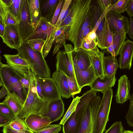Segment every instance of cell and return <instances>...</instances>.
<instances>
[{
	"label": "cell",
	"instance_id": "cell-58",
	"mask_svg": "<svg viewBox=\"0 0 133 133\" xmlns=\"http://www.w3.org/2000/svg\"><path fill=\"white\" fill-rule=\"evenodd\" d=\"M2 57L1 56H0V66L3 63L1 62Z\"/></svg>",
	"mask_w": 133,
	"mask_h": 133
},
{
	"label": "cell",
	"instance_id": "cell-35",
	"mask_svg": "<svg viewBox=\"0 0 133 133\" xmlns=\"http://www.w3.org/2000/svg\"><path fill=\"white\" fill-rule=\"evenodd\" d=\"M80 97L77 96L74 98L63 118L60 121L59 124L63 125L67 120L76 110L77 105L79 102Z\"/></svg>",
	"mask_w": 133,
	"mask_h": 133
},
{
	"label": "cell",
	"instance_id": "cell-31",
	"mask_svg": "<svg viewBox=\"0 0 133 133\" xmlns=\"http://www.w3.org/2000/svg\"><path fill=\"white\" fill-rule=\"evenodd\" d=\"M70 26H67L61 34L55 39L54 43V46L53 52V55H54L59 50L60 48L66 44V40L68 36Z\"/></svg>",
	"mask_w": 133,
	"mask_h": 133
},
{
	"label": "cell",
	"instance_id": "cell-52",
	"mask_svg": "<svg viewBox=\"0 0 133 133\" xmlns=\"http://www.w3.org/2000/svg\"><path fill=\"white\" fill-rule=\"evenodd\" d=\"M20 82L22 87L26 89H28L29 86V82L27 78L22 76L20 78Z\"/></svg>",
	"mask_w": 133,
	"mask_h": 133
},
{
	"label": "cell",
	"instance_id": "cell-55",
	"mask_svg": "<svg viewBox=\"0 0 133 133\" xmlns=\"http://www.w3.org/2000/svg\"><path fill=\"white\" fill-rule=\"evenodd\" d=\"M5 25L4 23H0V37L2 38L3 35Z\"/></svg>",
	"mask_w": 133,
	"mask_h": 133
},
{
	"label": "cell",
	"instance_id": "cell-44",
	"mask_svg": "<svg viewBox=\"0 0 133 133\" xmlns=\"http://www.w3.org/2000/svg\"><path fill=\"white\" fill-rule=\"evenodd\" d=\"M64 1L63 0H60L56 8L52 19L50 23L52 24L55 26L59 16V15L61 8L63 6Z\"/></svg>",
	"mask_w": 133,
	"mask_h": 133
},
{
	"label": "cell",
	"instance_id": "cell-28",
	"mask_svg": "<svg viewBox=\"0 0 133 133\" xmlns=\"http://www.w3.org/2000/svg\"><path fill=\"white\" fill-rule=\"evenodd\" d=\"M126 38V34L125 33L119 32L113 34L111 44L106 49L111 56L116 57L118 55L120 49Z\"/></svg>",
	"mask_w": 133,
	"mask_h": 133
},
{
	"label": "cell",
	"instance_id": "cell-46",
	"mask_svg": "<svg viewBox=\"0 0 133 133\" xmlns=\"http://www.w3.org/2000/svg\"><path fill=\"white\" fill-rule=\"evenodd\" d=\"M8 11V6L2 0H0V16L3 18L4 22Z\"/></svg>",
	"mask_w": 133,
	"mask_h": 133
},
{
	"label": "cell",
	"instance_id": "cell-6",
	"mask_svg": "<svg viewBox=\"0 0 133 133\" xmlns=\"http://www.w3.org/2000/svg\"><path fill=\"white\" fill-rule=\"evenodd\" d=\"M102 93L103 95L96 121V133H103L106 130L107 123L109 121V116L113 95L112 90L110 89Z\"/></svg>",
	"mask_w": 133,
	"mask_h": 133
},
{
	"label": "cell",
	"instance_id": "cell-50",
	"mask_svg": "<svg viewBox=\"0 0 133 133\" xmlns=\"http://www.w3.org/2000/svg\"><path fill=\"white\" fill-rule=\"evenodd\" d=\"M127 34L130 38L132 39H133V19L132 17H130Z\"/></svg>",
	"mask_w": 133,
	"mask_h": 133
},
{
	"label": "cell",
	"instance_id": "cell-34",
	"mask_svg": "<svg viewBox=\"0 0 133 133\" xmlns=\"http://www.w3.org/2000/svg\"><path fill=\"white\" fill-rule=\"evenodd\" d=\"M26 41L33 50L42 53L45 41L38 38L29 39Z\"/></svg>",
	"mask_w": 133,
	"mask_h": 133
},
{
	"label": "cell",
	"instance_id": "cell-56",
	"mask_svg": "<svg viewBox=\"0 0 133 133\" xmlns=\"http://www.w3.org/2000/svg\"><path fill=\"white\" fill-rule=\"evenodd\" d=\"M123 133H133V131L129 130H124Z\"/></svg>",
	"mask_w": 133,
	"mask_h": 133
},
{
	"label": "cell",
	"instance_id": "cell-12",
	"mask_svg": "<svg viewBox=\"0 0 133 133\" xmlns=\"http://www.w3.org/2000/svg\"><path fill=\"white\" fill-rule=\"evenodd\" d=\"M3 55L8 65L21 76L27 78V75L31 71L30 68L18 53L14 55L5 54Z\"/></svg>",
	"mask_w": 133,
	"mask_h": 133
},
{
	"label": "cell",
	"instance_id": "cell-40",
	"mask_svg": "<svg viewBox=\"0 0 133 133\" xmlns=\"http://www.w3.org/2000/svg\"><path fill=\"white\" fill-rule=\"evenodd\" d=\"M123 130L122 122L117 121L112 124L104 133H123Z\"/></svg>",
	"mask_w": 133,
	"mask_h": 133
},
{
	"label": "cell",
	"instance_id": "cell-20",
	"mask_svg": "<svg viewBox=\"0 0 133 133\" xmlns=\"http://www.w3.org/2000/svg\"><path fill=\"white\" fill-rule=\"evenodd\" d=\"M52 78L56 84L61 97L68 98L71 96L69 88L67 76L60 71L56 70L52 74Z\"/></svg>",
	"mask_w": 133,
	"mask_h": 133
},
{
	"label": "cell",
	"instance_id": "cell-22",
	"mask_svg": "<svg viewBox=\"0 0 133 133\" xmlns=\"http://www.w3.org/2000/svg\"><path fill=\"white\" fill-rule=\"evenodd\" d=\"M96 35V41L98 46L104 49L109 47L112 41L113 34L110 31L105 17L101 31Z\"/></svg>",
	"mask_w": 133,
	"mask_h": 133
},
{
	"label": "cell",
	"instance_id": "cell-24",
	"mask_svg": "<svg viewBox=\"0 0 133 133\" xmlns=\"http://www.w3.org/2000/svg\"><path fill=\"white\" fill-rule=\"evenodd\" d=\"M64 111V104L61 98L51 103L48 112L43 117L49 118L52 123L59 120L63 116Z\"/></svg>",
	"mask_w": 133,
	"mask_h": 133
},
{
	"label": "cell",
	"instance_id": "cell-60",
	"mask_svg": "<svg viewBox=\"0 0 133 133\" xmlns=\"http://www.w3.org/2000/svg\"><path fill=\"white\" fill-rule=\"evenodd\" d=\"M1 51L0 50V54H1Z\"/></svg>",
	"mask_w": 133,
	"mask_h": 133
},
{
	"label": "cell",
	"instance_id": "cell-3",
	"mask_svg": "<svg viewBox=\"0 0 133 133\" xmlns=\"http://www.w3.org/2000/svg\"><path fill=\"white\" fill-rule=\"evenodd\" d=\"M17 50L29 64L34 75L41 78H51L50 69L42 53L33 50L26 41H23Z\"/></svg>",
	"mask_w": 133,
	"mask_h": 133
},
{
	"label": "cell",
	"instance_id": "cell-43",
	"mask_svg": "<svg viewBox=\"0 0 133 133\" xmlns=\"http://www.w3.org/2000/svg\"><path fill=\"white\" fill-rule=\"evenodd\" d=\"M19 22L17 18L9 11L4 21L5 26L10 25L18 24Z\"/></svg>",
	"mask_w": 133,
	"mask_h": 133
},
{
	"label": "cell",
	"instance_id": "cell-47",
	"mask_svg": "<svg viewBox=\"0 0 133 133\" xmlns=\"http://www.w3.org/2000/svg\"><path fill=\"white\" fill-rule=\"evenodd\" d=\"M96 1L102 12L107 8L112 5V0H98Z\"/></svg>",
	"mask_w": 133,
	"mask_h": 133
},
{
	"label": "cell",
	"instance_id": "cell-37",
	"mask_svg": "<svg viewBox=\"0 0 133 133\" xmlns=\"http://www.w3.org/2000/svg\"><path fill=\"white\" fill-rule=\"evenodd\" d=\"M129 0H118L110 7V10L121 14L125 11L126 7Z\"/></svg>",
	"mask_w": 133,
	"mask_h": 133
},
{
	"label": "cell",
	"instance_id": "cell-42",
	"mask_svg": "<svg viewBox=\"0 0 133 133\" xmlns=\"http://www.w3.org/2000/svg\"><path fill=\"white\" fill-rule=\"evenodd\" d=\"M72 1V0H65L64 1L61 10L55 25L56 27L57 28L60 25L63 17Z\"/></svg>",
	"mask_w": 133,
	"mask_h": 133
},
{
	"label": "cell",
	"instance_id": "cell-14",
	"mask_svg": "<svg viewBox=\"0 0 133 133\" xmlns=\"http://www.w3.org/2000/svg\"><path fill=\"white\" fill-rule=\"evenodd\" d=\"M72 56L74 70H85L91 65L88 51L81 48L74 49Z\"/></svg>",
	"mask_w": 133,
	"mask_h": 133
},
{
	"label": "cell",
	"instance_id": "cell-11",
	"mask_svg": "<svg viewBox=\"0 0 133 133\" xmlns=\"http://www.w3.org/2000/svg\"><path fill=\"white\" fill-rule=\"evenodd\" d=\"M18 24L5 26L4 34L1 38L3 42L7 46L16 50L20 47L23 42L19 30Z\"/></svg>",
	"mask_w": 133,
	"mask_h": 133
},
{
	"label": "cell",
	"instance_id": "cell-4",
	"mask_svg": "<svg viewBox=\"0 0 133 133\" xmlns=\"http://www.w3.org/2000/svg\"><path fill=\"white\" fill-rule=\"evenodd\" d=\"M81 128L78 133H96L95 128L101 99L97 91H88Z\"/></svg>",
	"mask_w": 133,
	"mask_h": 133
},
{
	"label": "cell",
	"instance_id": "cell-25",
	"mask_svg": "<svg viewBox=\"0 0 133 133\" xmlns=\"http://www.w3.org/2000/svg\"><path fill=\"white\" fill-rule=\"evenodd\" d=\"M115 76V74H114L109 77H104L102 79L97 77L89 86L90 90L102 92L114 86L116 80Z\"/></svg>",
	"mask_w": 133,
	"mask_h": 133
},
{
	"label": "cell",
	"instance_id": "cell-51",
	"mask_svg": "<svg viewBox=\"0 0 133 133\" xmlns=\"http://www.w3.org/2000/svg\"><path fill=\"white\" fill-rule=\"evenodd\" d=\"M2 131L3 133H34L31 131L27 132L18 131L9 128L6 126L3 127Z\"/></svg>",
	"mask_w": 133,
	"mask_h": 133
},
{
	"label": "cell",
	"instance_id": "cell-36",
	"mask_svg": "<svg viewBox=\"0 0 133 133\" xmlns=\"http://www.w3.org/2000/svg\"><path fill=\"white\" fill-rule=\"evenodd\" d=\"M0 115L12 121L16 116L10 109L3 102H0Z\"/></svg>",
	"mask_w": 133,
	"mask_h": 133
},
{
	"label": "cell",
	"instance_id": "cell-49",
	"mask_svg": "<svg viewBox=\"0 0 133 133\" xmlns=\"http://www.w3.org/2000/svg\"><path fill=\"white\" fill-rule=\"evenodd\" d=\"M130 17L133 16V0H129L127 6L125 11Z\"/></svg>",
	"mask_w": 133,
	"mask_h": 133
},
{
	"label": "cell",
	"instance_id": "cell-38",
	"mask_svg": "<svg viewBox=\"0 0 133 133\" xmlns=\"http://www.w3.org/2000/svg\"><path fill=\"white\" fill-rule=\"evenodd\" d=\"M68 86L71 96L79 93L81 91L74 77L67 76Z\"/></svg>",
	"mask_w": 133,
	"mask_h": 133
},
{
	"label": "cell",
	"instance_id": "cell-53",
	"mask_svg": "<svg viewBox=\"0 0 133 133\" xmlns=\"http://www.w3.org/2000/svg\"><path fill=\"white\" fill-rule=\"evenodd\" d=\"M12 121L0 115V127L9 124Z\"/></svg>",
	"mask_w": 133,
	"mask_h": 133
},
{
	"label": "cell",
	"instance_id": "cell-10",
	"mask_svg": "<svg viewBox=\"0 0 133 133\" xmlns=\"http://www.w3.org/2000/svg\"><path fill=\"white\" fill-rule=\"evenodd\" d=\"M19 30L23 41H25L34 30L32 26L28 0H23Z\"/></svg>",
	"mask_w": 133,
	"mask_h": 133
},
{
	"label": "cell",
	"instance_id": "cell-15",
	"mask_svg": "<svg viewBox=\"0 0 133 133\" xmlns=\"http://www.w3.org/2000/svg\"><path fill=\"white\" fill-rule=\"evenodd\" d=\"M46 19L42 17L38 22L35 30L25 41L36 38H41L45 41L55 28Z\"/></svg>",
	"mask_w": 133,
	"mask_h": 133
},
{
	"label": "cell",
	"instance_id": "cell-30",
	"mask_svg": "<svg viewBox=\"0 0 133 133\" xmlns=\"http://www.w3.org/2000/svg\"><path fill=\"white\" fill-rule=\"evenodd\" d=\"M31 24L34 30L41 17L39 0H28Z\"/></svg>",
	"mask_w": 133,
	"mask_h": 133
},
{
	"label": "cell",
	"instance_id": "cell-54",
	"mask_svg": "<svg viewBox=\"0 0 133 133\" xmlns=\"http://www.w3.org/2000/svg\"><path fill=\"white\" fill-rule=\"evenodd\" d=\"M85 37L89 40L96 42V35L94 29L89 32Z\"/></svg>",
	"mask_w": 133,
	"mask_h": 133
},
{
	"label": "cell",
	"instance_id": "cell-2",
	"mask_svg": "<svg viewBox=\"0 0 133 133\" xmlns=\"http://www.w3.org/2000/svg\"><path fill=\"white\" fill-rule=\"evenodd\" d=\"M35 76L31 71L27 75L29 88L22 108L16 116L20 118H25L32 114L43 116L48 112L49 105L52 102L42 99L38 95L35 82Z\"/></svg>",
	"mask_w": 133,
	"mask_h": 133
},
{
	"label": "cell",
	"instance_id": "cell-13",
	"mask_svg": "<svg viewBox=\"0 0 133 133\" xmlns=\"http://www.w3.org/2000/svg\"><path fill=\"white\" fill-rule=\"evenodd\" d=\"M39 78L43 95L45 100L52 102L61 98L57 86L52 78Z\"/></svg>",
	"mask_w": 133,
	"mask_h": 133
},
{
	"label": "cell",
	"instance_id": "cell-17",
	"mask_svg": "<svg viewBox=\"0 0 133 133\" xmlns=\"http://www.w3.org/2000/svg\"><path fill=\"white\" fill-rule=\"evenodd\" d=\"M87 51L96 76L101 79H103L104 77L103 62L104 53L100 51L97 46Z\"/></svg>",
	"mask_w": 133,
	"mask_h": 133
},
{
	"label": "cell",
	"instance_id": "cell-21",
	"mask_svg": "<svg viewBox=\"0 0 133 133\" xmlns=\"http://www.w3.org/2000/svg\"><path fill=\"white\" fill-rule=\"evenodd\" d=\"M25 118L24 121L26 126L33 132L37 131L51 123L49 118L36 114H31Z\"/></svg>",
	"mask_w": 133,
	"mask_h": 133
},
{
	"label": "cell",
	"instance_id": "cell-41",
	"mask_svg": "<svg viewBox=\"0 0 133 133\" xmlns=\"http://www.w3.org/2000/svg\"><path fill=\"white\" fill-rule=\"evenodd\" d=\"M133 94L131 95L129 100L130 103L129 109L125 118L129 126L133 127Z\"/></svg>",
	"mask_w": 133,
	"mask_h": 133
},
{
	"label": "cell",
	"instance_id": "cell-32",
	"mask_svg": "<svg viewBox=\"0 0 133 133\" xmlns=\"http://www.w3.org/2000/svg\"><path fill=\"white\" fill-rule=\"evenodd\" d=\"M6 126L18 131L27 132L31 131L28 128L24 121L16 116L14 120Z\"/></svg>",
	"mask_w": 133,
	"mask_h": 133
},
{
	"label": "cell",
	"instance_id": "cell-19",
	"mask_svg": "<svg viewBox=\"0 0 133 133\" xmlns=\"http://www.w3.org/2000/svg\"><path fill=\"white\" fill-rule=\"evenodd\" d=\"M75 78L81 89L86 86H89L97 78L91 65L84 70H74Z\"/></svg>",
	"mask_w": 133,
	"mask_h": 133
},
{
	"label": "cell",
	"instance_id": "cell-45",
	"mask_svg": "<svg viewBox=\"0 0 133 133\" xmlns=\"http://www.w3.org/2000/svg\"><path fill=\"white\" fill-rule=\"evenodd\" d=\"M34 81L38 95L41 98L45 100L43 95L41 81L39 77L35 75Z\"/></svg>",
	"mask_w": 133,
	"mask_h": 133
},
{
	"label": "cell",
	"instance_id": "cell-9",
	"mask_svg": "<svg viewBox=\"0 0 133 133\" xmlns=\"http://www.w3.org/2000/svg\"><path fill=\"white\" fill-rule=\"evenodd\" d=\"M105 17L109 29L113 34L119 32L127 34L129 24L127 17L110 10Z\"/></svg>",
	"mask_w": 133,
	"mask_h": 133
},
{
	"label": "cell",
	"instance_id": "cell-33",
	"mask_svg": "<svg viewBox=\"0 0 133 133\" xmlns=\"http://www.w3.org/2000/svg\"><path fill=\"white\" fill-rule=\"evenodd\" d=\"M23 0H11L9 11L19 21Z\"/></svg>",
	"mask_w": 133,
	"mask_h": 133
},
{
	"label": "cell",
	"instance_id": "cell-59",
	"mask_svg": "<svg viewBox=\"0 0 133 133\" xmlns=\"http://www.w3.org/2000/svg\"><path fill=\"white\" fill-rule=\"evenodd\" d=\"M3 86V85L0 78V87Z\"/></svg>",
	"mask_w": 133,
	"mask_h": 133
},
{
	"label": "cell",
	"instance_id": "cell-57",
	"mask_svg": "<svg viewBox=\"0 0 133 133\" xmlns=\"http://www.w3.org/2000/svg\"><path fill=\"white\" fill-rule=\"evenodd\" d=\"M0 23H4V21L2 17L0 16Z\"/></svg>",
	"mask_w": 133,
	"mask_h": 133
},
{
	"label": "cell",
	"instance_id": "cell-26",
	"mask_svg": "<svg viewBox=\"0 0 133 133\" xmlns=\"http://www.w3.org/2000/svg\"><path fill=\"white\" fill-rule=\"evenodd\" d=\"M119 68L117 58L112 56H104L103 62L104 77H109L116 74Z\"/></svg>",
	"mask_w": 133,
	"mask_h": 133
},
{
	"label": "cell",
	"instance_id": "cell-27",
	"mask_svg": "<svg viewBox=\"0 0 133 133\" xmlns=\"http://www.w3.org/2000/svg\"><path fill=\"white\" fill-rule=\"evenodd\" d=\"M12 111L16 116L22 108L24 103L15 93L9 92L3 102Z\"/></svg>",
	"mask_w": 133,
	"mask_h": 133
},
{
	"label": "cell",
	"instance_id": "cell-1",
	"mask_svg": "<svg viewBox=\"0 0 133 133\" xmlns=\"http://www.w3.org/2000/svg\"><path fill=\"white\" fill-rule=\"evenodd\" d=\"M76 3L66 39L73 44L74 49L80 48L83 31L89 26L94 28L102 12L97 3L91 5V0H76Z\"/></svg>",
	"mask_w": 133,
	"mask_h": 133
},
{
	"label": "cell",
	"instance_id": "cell-7",
	"mask_svg": "<svg viewBox=\"0 0 133 133\" xmlns=\"http://www.w3.org/2000/svg\"><path fill=\"white\" fill-rule=\"evenodd\" d=\"M87 93L80 97L79 102L74 112L63 125V133H78L80 129Z\"/></svg>",
	"mask_w": 133,
	"mask_h": 133
},
{
	"label": "cell",
	"instance_id": "cell-8",
	"mask_svg": "<svg viewBox=\"0 0 133 133\" xmlns=\"http://www.w3.org/2000/svg\"><path fill=\"white\" fill-rule=\"evenodd\" d=\"M64 46V50H59L56 55V70L62 71L67 76L75 78L72 56L74 48L70 44H65Z\"/></svg>",
	"mask_w": 133,
	"mask_h": 133
},
{
	"label": "cell",
	"instance_id": "cell-5",
	"mask_svg": "<svg viewBox=\"0 0 133 133\" xmlns=\"http://www.w3.org/2000/svg\"><path fill=\"white\" fill-rule=\"evenodd\" d=\"M22 76L7 64H2L0 66V78L3 85L0 91V99L8 92L23 88L20 82Z\"/></svg>",
	"mask_w": 133,
	"mask_h": 133
},
{
	"label": "cell",
	"instance_id": "cell-23",
	"mask_svg": "<svg viewBox=\"0 0 133 133\" xmlns=\"http://www.w3.org/2000/svg\"><path fill=\"white\" fill-rule=\"evenodd\" d=\"M60 0H39L41 16L51 23L57 6Z\"/></svg>",
	"mask_w": 133,
	"mask_h": 133
},
{
	"label": "cell",
	"instance_id": "cell-48",
	"mask_svg": "<svg viewBox=\"0 0 133 133\" xmlns=\"http://www.w3.org/2000/svg\"><path fill=\"white\" fill-rule=\"evenodd\" d=\"M111 6L107 8L102 12L93 29L95 32L100 24L104 19L107 12L110 10V7Z\"/></svg>",
	"mask_w": 133,
	"mask_h": 133
},
{
	"label": "cell",
	"instance_id": "cell-16",
	"mask_svg": "<svg viewBox=\"0 0 133 133\" xmlns=\"http://www.w3.org/2000/svg\"><path fill=\"white\" fill-rule=\"evenodd\" d=\"M133 54V42L128 39L125 41L119 52L118 65L120 69H130Z\"/></svg>",
	"mask_w": 133,
	"mask_h": 133
},
{
	"label": "cell",
	"instance_id": "cell-29",
	"mask_svg": "<svg viewBox=\"0 0 133 133\" xmlns=\"http://www.w3.org/2000/svg\"><path fill=\"white\" fill-rule=\"evenodd\" d=\"M66 26H59L57 28L56 27L45 41L42 52V54L44 58L50 52L56 38L61 34Z\"/></svg>",
	"mask_w": 133,
	"mask_h": 133
},
{
	"label": "cell",
	"instance_id": "cell-39",
	"mask_svg": "<svg viewBox=\"0 0 133 133\" xmlns=\"http://www.w3.org/2000/svg\"><path fill=\"white\" fill-rule=\"evenodd\" d=\"M62 128L61 125L50 124L34 133H58Z\"/></svg>",
	"mask_w": 133,
	"mask_h": 133
},
{
	"label": "cell",
	"instance_id": "cell-18",
	"mask_svg": "<svg viewBox=\"0 0 133 133\" xmlns=\"http://www.w3.org/2000/svg\"><path fill=\"white\" fill-rule=\"evenodd\" d=\"M130 81L128 77L125 75L121 76L118 80L115 96L117 103L123 104L130 98L131 96L130 94Z\"/></svg>",
	"mask_w": 133,
	"mask_h": 133
}]
</instances>
